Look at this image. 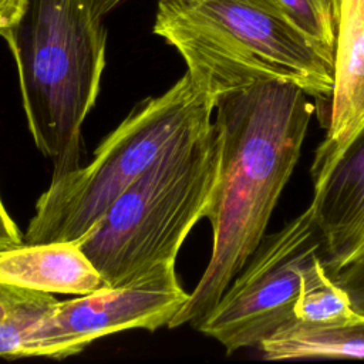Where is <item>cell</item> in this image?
<instances>
[{"label":"cell","instance_id":"4fadbf2b","mask_svg":"<svg viewBox=\"0 0 364 364\" xmlns=\"http://www.w3.org/2000/svg\"><path fill=\"white\" fill-rule=\"evenodd\" d=\"M355 313L348 293L328 273L324 260H316L301 277L293 307L294 320L324 326L346 321Z\"/></svg>","mask_w":364,"mask_h":364},{"label":"cell","instance_id":"5bb4252c","mask_svg":"<svg viewBox=\"0 0 364 364\" xmlns=\"http://www.w3.org/2000/svg\"><path fill=\"white\" fill-rule=\"evenodd\" d=\"M334 58L336 27L330 0H257Z\"/></svg>","mask_w":364,"mask_h":364},{"label":"cell","instance_id":"3957f363","mask_svg":"<svg viewBox=\"0 0 364 364\" xmlns=\"http://www.w3.org/2000/svg\"><path fill=\"white\" fill-rule=\"evenodd\" d=\"M154 33L210 82L289 81L328 112L334 58L257 0H159Z\"/></svg>","mask_w":364,"mask_h":364},{"label":"cell","instance_id":"ba28073f","mask_svg":"<svg viewBox=\"0 0 364 364\" xmlns=\"http://www.w3.org/2000/svg\"><path fill=\"white\" fill-rule=\"evenodd\" d=\"M313 186L310 209L334 274L364 257V125Z\"/></svg>","mask_w":364,"mask_h":364},{"label":"cell","instance_id":"7a4b0ae2","mask_svg":"<svg viewBox=\"0 0 364 364\" xmlns=\"http://www.w3.org/2000/svg\"><path fill=\"white\" fill-rule=\"evenodd\" d=\"M122 0H26L1 37L17 65L23 109L53 178L81 165V127L107 61L108 14Z\"/></svg>","mask_w":364,"mask_h":364},{"label":"cell","instance_id":"8992f818","mask_svg":"<svg viewBox=\"0 0 364 364\" xmlns=\"http://www.w3.org/2000/svg\"><path fill=\"white\" fill-rule=\"evenodd\" d=\"M323 259V239L310 206L277 232L264 235L242 270L196 330L228 354L257 347L294 320L303 274Z\"/></svg>","mask_w":364,"mask_h":364},{"label":"cell","instance_id":"e0dca14e","mask_svg":"<svg viewBox=\"0 0 364 364\" xmlns=\"http://www.w3.org/2000/svg\"><path fill=\"white\" fill-rule=\"evenodd\" d=\"M24 3L26 0H0V36L21 16Z\"/></svg>","mask_w":364,"mask_h":364},{"label":"cell","instance_id":"8fae6325","mask_svg":"<svg viewBox=\"0 0 364 364\" xmlns=\"http://www.w3.org/2000/svg\"><path fill=\"white\" fill-rule=\"evenodd\" d=\"M259 350L270 361L364 358V314L355 313L346 321L324 326L293 320L266 338Z\"/></svg>","mask_w":364,"mask_h":364},{"label":"cell","instance_id":"9c48e42d","mask_svg":"<svg viewBox=\"0 0 364 364\" xmlns=\"http://www.w3.org/2000/svg\"><path fill=\"white\" fill-rule=\"evenodd\" d=\"M336 27L334 84L326 135L311 164L317 181L364 125V0H330Z\"/></svg>","mask_w":364,"mask_h":364},{"label":"cell","instance_id":"6da1fadb","mask_svg":"<svg viewBox=\"0 0 364 364\" xmlns=\"http://www.w3.org/2000/svg\"><path fill=\"white\" fill-rule=\"evenodd\" d=\"M206 88L213 95L220 142L218 182L205 216L213 245L203 274L168 328H196L253 255L299 161L314 111L309 95L283 80Z\"/></svg>","mask_w":364,"mask_h":364},{"label":"cell","instance_id":"52a82bcc","mask_svg":"<svg viewBox=\"0 0 364 364\" xmlns=\"http://www.w3.org/2000/svg\"><path fill=\"white\" fill-rule=\"evenodd\" d=\"M188 297L175 264H161L125 284L58 301L31 331L27 357L61 360L81 353L104 336L168 327Z\"/></svg>","mask_w":364,"mask_h":364},{"label":"cell","instance_id":"7c38bea8","mask_svg":"<svg viewBox=\"0 0 364 364\" xmlns=\"http://www.w3.org/2000/svg\"><path fill=\"white\" fill-rule=\"evenodd\" d=\"M57 303L54 293L0 282V357H27L31 331Z\"/></svg>","mask_w":364,"mask_h":364},{"label":"cell","instance_id":"2e32d148","mask_svg":"<svg viewBox=\"0 0 364 364\" xmlns=\"http://www.w3.org/2000/svg\"><path fill=\"white\" fill-rule=\"evenodd\" d=\"M24 243V235L6 209L0 195V250L11 249Z\"/></svg>","mask_w":364,"mask_h":364},{"label":"cell","instance_id":"9a60e30c","mask_svg":"<svg viewBox=\"0 0 364 364\" xmlns=\"http://www.w3.org/2000/svg\"><path fill=\"white\" fill-rule=\"evenodd\" d=\"M331 276L348 293L353 309L357 313L364 314V257Z\"/></svg>","mask_w":364,"mask_h":364},{"label":"cell","instance_id":"277c9868","mask_svg":"<svg viewBox=\"0 0 364 364\" xmlns=\"http://www.w3.org/2000/svg\"><path fill=\"white\" fill-rule=\"evenodd\" d=\"M215 122L164 152L80 239L107 286L175 264L182 243L206 216L219 175Z\"/></svg>","mask_w":364,"mask_h":364},{"label":"cell","instance_id":"30bf717a","mask_svg":"<svg viewBox=\"0 0 364 364\" xmlns=\"http://www.w3.org/2000/svg\"><path fill=\"white\" fill-rule=\"evenodd\" d=\"M0 282L71 296H82L107 287L75 240L24 242L0 250Z\"/></svg>","mask_w":364,"mask_h":364},{"label":"cell","instance_id":"5b68a950","mask_svg":"<svg viewBox=\"0 0 364 364\" xmlns=\"http://www.w3.org/2000/svg\"><path fill=\"white\" fill-rule=\"evenodd\" d=\"M213 112V95L188 71L164 94L138 102L85 165L51 178L24 242L80 240L164 152L210 128Z\"/></svg>","mask_w":364,"mask_h":364}]
</instances>
